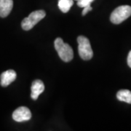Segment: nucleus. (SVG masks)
I'll use <instances>...</instances> for the list:
<instances>
[{
  "label": "nucleus",
  "mask_w": 131,
  "mask_h": 131,
  "mask_svg": "<svg viewBox=\"0 0 131 131\" xmlns=\"http://www.w3.org/2000/svg\"><path fill=\"white\" fill-rule=\"evenodd\" d=\"M55 48L58 54L64 62H69L74 57V52L69 45L63 42L61 38H57L54 42Z\"/></svg>",
  "instance_id": "obj_1"
},
{
  "label": "nucleus",
  "mask_w": 131,
  "mask_h": 131,
  "mask_svg": "<svg viewBox=\"0 0 131 131\" xmlns=\"http://www.w3.org/2000/svg\"><path fill=\"white\" fill-rule=\"evenodd\" d=\"M73 5V0H58V7L64 13H68Z\"/></svg>",
  "instance_id": "obj_10"
},
{
  "label": "nucleus",
  "mask_w": 131,
  "mask_h": 131,
  "mask_svg": "<svg viewBox=\"0 0 131 131\" xmlns=\"http://www.w3.org/2000/svg\"><path fill=\"white\" fill-rule=\"evenodd\" d=\"M31 97L33 100H37L40 94L42 93L45 90V84L41 80H34L31 84Z\"/></svg>",
  "instance_id": "obj_7"
},
{
  "label": "nucleus",
  "mask_w": 131,
  "mask_h": 131,
  "mask_svg": "<svg viewBox=\"0 0 131 131\" xmlns=\"http://www.w3.org/2000/svg\"><path fill=\"white\" fill-rule=\"evenodd\" d=\"M77 42L78 51L81 58L84 61L90 60L93 56V52L89 39L84 36H80L77 37Z\"/></svg>",
  "instance_id": "obj_3"
},
{
  "label": "nucleus",
  "mask_w": 131,
  "mask_h": 131,
  "mask_svg": "<svg viewBox=\"0 0 131 131\" xmlns=\"http://www.w3.org/2000/svg\"><path fill=\"white\" fill-rule=\"evenodd\" d=\"M13 118L18 122L28 121L31 118V113L29 108L26 106H20L15 109L13 113Z\"/></svg>",
  "instance_id": "obj_5"
},
{
  "label": "nucleus",
  "mask_w": 131,
  "mask_h": 131,
  "mask_svg": "<svg viewBox=\"0 0 131 131\" xmlns=\"http://www.w3.org/2000/svg\"><path fill=\"white\" fill-rule=\"evenodd\" d=\"M127 65L129 66V67H130L131 68V50L129 52V54H128V56H127Z\"/></svg>",
  "instance_id": "obj_13"
},
{
  "label": "nucleus",
  "mask_w": 131,
  "mask_h": 131,
  "mask_svg": "<svg viewBox=\"0 0 131 131\" xmlns=\"http://www.w3.org/2000/svg\"><path fill=\"white\" fill-rule=\"evenodd\" d=\"M16 77H17V74L14 70L9 69V70L5 71L1 74L0 84L2 87H7L11 84L13 82H14L16 79Z\"/></svg>",
  "instance_id": "obj_6"
},
{
  "label": "nucleus",
  "mask_w": 131,
  "mask_h": 131,
  "mask_svg": "<svg viewBox=\"0 0 131 131\" xmlns=\"http://www.w3.org/2000/svg\"><path fill=\"white\" fill-rule=\"evenodd\" d=\"M92 9H93V8H92V7H91L90 5L84 7V9H83V11H82V15H85L88 12L91 11Z\"/></svg>",
  "instance_id": "obj_12"
},
{
  "label": "nucleus",
  "mask_w": 131,
  "mask_h": 131,
  "mask_svg": "<svg viewBox=\"0 0 131 131\" xmlns=\"http://www.w3.org/2000/svg\"><path fill=\"white\" fill-rule=\"evenodd\" d=\"M131 15V7L129 5H122L117 7L112 13L110 20L112 24H119L125 21Z\"/></svg>",
  "instance_id": "obj_2"
},
{
  "label": "nucleus",
  "mask_w": 131,
  "mask_h": 131,
  "mask_svg": "<svg viewBox=\"0 0 131 131\" xmlns=\"http://www.w3.org/2000/svg\"><path fill=\"white\" fill-rule=\"evenodd\" d=\"M46 15V13L44 10H36L32 12L27 18H24L21 23V26L25 31H29L34 26L38 24L41 20L44 18Z\"/></svg>",
  "instance_id": "obj_4"
},
{
  "label": "nucleus",
  "mask_w": 131,
  "mask_h": 131,
  "mask_svg": "<svg viewBox=\"0 0 131 131\" xmlns=\"http://www.w3.org/2000/svg\"><path fill=\"white\" fill-rule=\"evenodd\" d=\"M77 1H78V0H77Z\"/></svg>",
  "instance_id": "obj_14"
},
{
  "label": "nucleus",
  "mask_w": 131,
  "mask_h": 131,
  "mask_svg": "<svg viewBox=\"0 0 131 131\" xmlns=\"http://www.w3.org/2000/svg\"><path fill=\"white\" fill-rule=\"evenodd\" d=\"M13 7V0H0V17L6 18L8 16Z\"/></svg>",
  "instance_id": "obj_8"
},
{
  "label": "nucleus",
  "mask_w": 131,
  "mask_h": 131,
  "mask_svg": "<svg viewBox=\"0 0 131 131\" xmlns=\"http://www.w3.org/2000/svg\"><path fill=\"white\" fill-rule=\"evenodd\" d=\"M117 98L120 101L131 104V92L128 90H121L117 93Z\"/></svg>",
  "instance_id": "obj_9"
},
{
  "label": "nucleus",
  "mask_w": 131,
  "mask_h": 131,
  "mask_svg": "<svg viewBox=\"0 0 131 131\" xmlns=\"http://www.w3.org/2000/svg\"><path fill=\"white\" fill-rule=\"evenodd\" d=\"M94 0H78L77 1V5L80 7H85L87 6H89L90 4L93 2Z\"/></svg>",
  "instance_id": "obj_11"
}]
</instances>
